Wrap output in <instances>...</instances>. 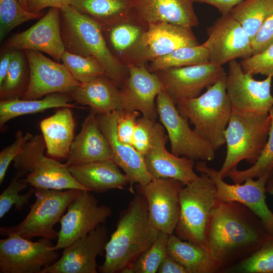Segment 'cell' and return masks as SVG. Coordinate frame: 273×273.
<instances>
[{"mask_svg":"<svg viewBox=\"0 0 273 273\" xmlns=\"http://www.w3.org/2000/svg\"><path fill=\"white\" fill-rule=\"evenodd\" d=\"M271 235L249 208L236 202H220L212 210L206 233V246L218 272L251 256Z\"/></svg>","mask_w":273,"mask_h":273,"instance_id":"cell-1","label":"cell"},{"mask_svg":"<svg viewBox=\"0 0 273 273\" xmlns=\"http://www.w3.org/2000/svg\"><path fill=\"white\" fill-rule=\"evenodd\" d=\"M158 232L149 219L146 198L136 192L128 207L120 213L98 271L121 273L152 246Z\"/></svg>","mask_w":273,"mask_h":273,"instance_id":"cell-2","label":"cell"},{"mask_svg":"<svg viewBox=\"0 0 273 273\" xmlns=\"http://www.w3.org/2000/svg\"><path fill=\"white\" fill-rule=\"evenodd\" d=\"M60 11L61 35L65 51L94 57L102 65L105 74L120 88L129 76L128 68L110 51L102 28L70 5Z\"/></svg>","mask_w":273,"mask_h":273,"instance_id":"cell-3","label":"cell"},{"mask_svg":"<svg viewBox=\"0 0 273 273\" xmlns=\"http://www.w3.org/2000/svg\"><path fill=\"white\" fill-rule=\"evenodd\" d=\"M226 77L208 86L201 96L176 106L178 112L194 126L196 133L215 151L225 143V131L233 113L226 90Z\"/></svg>","mask_w":273,"mask_h":273,"instance_id":"cell-4","label":"cell"},{"mask_svg":"<svg viewBox=\"0 0 273 273\" xmlns=\"http://www.w3.org/2000/svg\"><path fill=\"white\" fill-rule=\"evenodd\" d=\"M271 124L269 113L244 115L233 112L225 131L226 156L218 171L222 179L241 161L256 162L267 141Z\"/></svg>","mask_w":273,"mask_h":273,"instance_id":"cell-5","label":"cell"},{"mask_svg":"<svg viewBox=\"0 0 273 273\" xmlns=\"http://www.w3.org/2000/svg\"><path fill=\"white\" fill-rule=\"evenodd\" d=\"M200 173L198 178L180 191V215L174 233L181 240L206 248V233L209 217L219 202L216 198L215 184L206 173Z\"/></svg>","mask_w":273,"mask_h":273,"instance_id":"cell-6","label":"cell"},{"mask_svg":"<svg viewBox=\"0 0 273 273\" xmlns=\"http://www.w3.org/2000/svg\"><path fill=\"white\" fill-rule=\"evenodd\" d=\"M46 145L42 134L33 135L13 160L16 171L32 187L58 190L88 191L71 175L68 167L54 158L46 157Z\"/></svg>","mask_w":273,"mask_h":273,"instance_id":"cell-7","label":"cell"},{"mask_svg":"<svg viewBox=\"0 0 273 273\" xmlns=\"http://www.w3.org/2000/svg\"><path fill=\"white\" fill-rule=\"evenodd\" d=\"M82 191L35 188L36 200L30 205L26 217L16 225L1 227V235L7 237L16 234L28 240L35 237L57 239L58 232L54 226L59 222L69 205Z\"/></svg>","mask_w":273,"mask_h":273,"instance_id":"cell-8","label":"cell"},{"mask_svg":"<svg viewBox=\"0 0 273 273\" xmlns=\"http://www.w3.org/2000/svg\"><path fill=\"white\" fill-rule=\"evenodd\" d=\"M156 105L160 122L167 132L172 154L194 161L214 159L215 151L190 128L188 119L178 112L165 90L157 95Z\"/></svg>","mask_w":273,"mask_h":273,"instance_id":"cell-9","label":"cell"},{"mask_svg":"<svg viewBox=\"0 0 273 273\" xmlns=\"http://www.w3.org/2000/svg\"><path fill=\"white\" fill-rule=\"evenodd\" d=\"M52 240L37 242L11 234L0 240L1 273H41L60 257Z\"/></svg>","mask_w":273,"mask_h":273,"instance_id":"cell-10","label":"cell"},{"mask_svg":"<svg viewBox=\"0 0 273 273\" xmlns=\"http://www.w3.org/2000/svg\"><path fill=\"white\" fill-rule=\"evenodd\" d=\"M228 64L225 86L232 112L244 115L268 114L273 107L272 77L256 80L253 75L244 71L236 59L231 60Z\"/></svg>","mask_w":273,"mask_h":273,"instance_id":"cell-11","label":"cell"},{"mask_svg":"<svg viewBox=\"0 0 273 273\" xmlns=\"http://www.w3.org/2000/svg\"><path fill=\"white\" fill-rule=\"evenodd\" d=\"M196 170L206 173L216 188V198L220 202H238L247 207L262 221L273 235V213L266 202L265 184L273 171L267 172L258 178H248L243 184L230 185L223 181L219 171L208 166L207 161H197Z\"/></svg>","mask_w":273,"mask_h":273,"instance_id":"cell-12","label":"cell"},{"mask_svg":"<svg viewBox=\"0 0 273 273\" xmlns=\"http://www.w3.org/2000/svg\"><path fill=\"white\" fill-rule=\"evenodd\" d=\"M110 207L99 205L97 198L88 191H82L69 205L60 219L61 229L55 249H64L75 240L104 224L112 215Z\"/></svg>","mask_w":273,"mask_h":273,"instance_id":"cell-13","label":"cell"},{"mask_svg":"<svg viewBox=\"0 0 273 273\" xmlns=\"http://www.w3.org/2000/svg\"><path fill=\"white\" fill-rule=\"evenodd\" d=\"M206 30L208 39L202 45L210 63L222 66L231 60L253 55L250 37L230 13L221 14Z\"/></svg>","mask_w":273,"mask_h":273,"instance_id":"cell-14","label":"cell"},{"mask_svg":"<svg viewBox=\"0 0 273 273\" xmlns=\"http://www.w3.org/2000/svg\"><path fill=\"white\" fill-rule=\"evenodd\" d=\"M185 186L170 178H153L146 185H137L136 192L147 201L149 219L158 231L174 233L180 215V193Z\"/></svg>","mask_w":273,"mask_h":273,"instance_id":"cell-15","label":"cell"},{"mask_svg":"<svg viewBox=\"0 0 273 273\" xmlns=\"http://www.w3.org/2000/svg\"><path fill=\"white\" fill-rule=\"evenodd\" d=\"M155 73L175 105L198 97L208 86L226 75L222 66L209 62L178 68H170Z\"/></svg>","mask_w":273,"mask_h":273,"instance_id":"cell-16","label":"cell"},{"mask_svg":"<svg viewBox=\"0 0 273 273\" xmlns=\"http://www.w3.org/2000/svg\"><path fill=\"white\" fill-rule=\"evenodd\" d=\"M30 68V79L23 99H37L53 93L70 94L81 83L63 64L56 62L39 51L24 50Z\"/></svg>","mask_w":273,"mask_h":273,"instance_id":"cell-17","label":"cell"},{"mask_svg":"<svg viewBox=\"0 0 273 273\" xmlns=\"http://www.w3.org/2000/svg\"><path fill=\"white\" fill-rule=\"evenodd\" d=\"M104 224L64 248L62 256L41 273H97V257L103 256L109 240Z\"/></svg>","mask_w":273,"mask_h":273,"instance_id":"cell-18","label":"cell"},{"mask_svg":"<svg viewBox=\"0 0 273 273\" xmlns=\"http://www.w3.org/2000/svg\"><path fill=\"white\" fill-rule=\"evenodd\" d=\"M199 44L191 28L167 22L150 23L142 35L130 64H145L176 49Z\"/></svg>","mask_w":273,"mask_h":273,"instance_id":"cell-19","label":"cell"},{"mask_svg":"<svg viewBox=\"0 0 273 273\" xmlns=\"http://www.w3.org/2000/svg\"><path fill=\"white\" fill-rule=\"evenodd\" d=\"M61 11L51 8L38 22L26 30L8 39L4 47L13 50L44 53L57 61L65 51L61 30Z\"/></svg>","mask_w":273,"mask_h":273,"instance_id":"cell-20","label":"cell"},{"mask_svg":"<svg viewBox=\"0 0 273 273\" xmlns=\"http://www.w3.org/2000/svg\"><path fill=\"white\" fill-rule=\"evenodd\" d=\"M129 76L119 88L123 109L137 111L142 116L156 121L158 116L155 100L165 90L155 73L150 72L145 64H128Z\"/></svg>","mask_w":273,"mask_h":273,"instance_id":"cell-21","label":"cell"},{"mask_svg":"<svg viewBox=\"0 0 273 273\" xmlns=\"http://www.w3.org/2000/svg\"><path fill=\"white\" fill-rule=\"evenodd\" d=\"M117 111L107 114L97 113V121L109 143L111 161L124 171L130 184L128 190L134 195V184L144 185L153 178L147 170L144 156L132 145L124 143L118 139L116 129Z\"/></svg>","mask_w":273,"mask_h":273,"instance_id":"cell-22","label":"cell"},{"mask_svg":"<svg viewBox=\"0 0 273 273\" xmlns=\"http://www.w3.org/2000/svg\"><path fill=\"white\" fill-rule=\"evenodd\" d=\"M168 139L162 132L144 155L147 170L152 178H170L186 185L199 177L194 170L195 161L169 153L165 148Z\"/></svg>","mask_w":273,"mask_h":273,"instance_id":"cell-23","label":"cell"},{"mask_svg":"<svg viewBox=\"0 0 273 273\" xmlns=\"http://www.w3.org/2000/svg\"><path fill=\"white\" fill-rule=\"evenodd\" d=\"M193 3L191 0H138L133 18L146 28L158 22L192 28L199 24Z\"/></svg>","mask_w":273,"mask_h":273,"instance_id":"cell-24","label":"cell"},{"mask_svg":"<svg viewBox=\"0 0 273 273\" xmlns=\"http://www.w3.org/2000/svg\"><path fill=\"white\" fill-rule=\"evenodd\" d=\"M97 114L90 109L84 119L66 158L65 164L68 167L97 161H111L110 146L99 128Z\"/></svg>","mask_w":273,"mask_h":273,"instance_id":"cell-25","label":"cell"},{"mask_svg":"<svg viewBox=\"0 0 273 273\" xmlns=\"http://www.w3.org/2000/svg\"><path fill=\"white\" fill-rule=\"evenodd\" d=\"M74 179L88 191L98 193L124 189L129 183L125 174L111 160L97 161L68 167Z\"/></svg>","mask_w":273,"mask_h":273,"instance_id":"cell-26","label":"cell"},{"mask_svg":"<svg viewBox=\"0 0 273 273\" xmlns=\"http://www.w3.org/2000/svg\"><path fill=\"white\" fill-rule=\"evenodd\" d=\"M70 95L76 103L87 106L98 114L123 110L120 89L105 74L81 83Z\"/></svg>","mask_w":273,"mask_h":273,"instance_id":"cell-27","label":"cell"},{"mask_svg":"<svg viewBox=\"0 0 273 273\" xmlns=\"http://www.w3.org/2000/svg\"><path fill=\"white\" fill-rule=\"evenodd\" d=\"M71 108L63 107L39 123L48 154L54 159H66L74 139L75 128Z\"/></svg>","mask_w":273,"mask_h":273,"instance_id":"cell-28","label":"cell"},{"mask_svg":"<svg viewBox=\"0 0 273 273\" xmlns=\"http://www.w3.org/2000/svg\"><path fill=\"white\" fill-rule=\"evenodd\" d=\"M138 0H71L70 6L104 29L133 18Z\"/></svg>","mask_w":273,"mask_h":273,"instance_id":"cell-29","label":"cell"},{"mask_svg":"<svg viewBox=\"0 0 273 273\" xmlns=\"http://www.w3.org/2000/svg\"><path fill=\"white\" fill-rule=\"evenodd\" d=\"M146 28L134 18L102 29L106 44L112 55L122 64L131 63Z\"/></svg>","mask_w":273,"mask_h":273,"instance_id":"cell-30","label":"cell"},{"mask_svg":"<svg viewBox=\"0 0 273 273\" xmlns=\"http://www.w3.org/2000/svg\"><path fill=\"white\" fill-rule=\"evenodd\" d=\"M167 255L181 265L188 273L218 272L217 266L208 250L175 235L169 236Z\"/></svg>","mask_w":273,"mask_h":273,"instance_id":"cell-31","label":"cell"},{"mask_svg":"<svg viewBox=\"0 0 273 273\" xmlns=\"http://www.w3.org/2000/svg\"><path fill=\"white\" fill-rule=\"evenodd\" d=\"M72 100L70 94L59 93L47 95L40 100H0L1 128L3 129L9 120L22 115L39 113L52 108H84L71 103Z\"/></svg>","mask_w":273,"mask_h":273,"instance_id":"cell-32","label":"cell"},{"mask_svg":"<svg viewBox=\"0 0 273 273\" xmlns=\"http://www.w3.org/2000/svg\"><path fill=\"white\" fill-rule=\"evenodd\" d=\"M30 79V68L23 50H14L7 75L0 84V100L23 99Z\"/></svg>","mask_w":273,"mask_h":273,"instance_id":"cell-33","label":"cell"},{"mask_svg":"<svg viewBox=\"0 0 273 273\" xmlns=\"http://www.w3.org/2000/svg\"><path fill=\"white\" fill-rule=\"evenodd\" d=\"M273 13V0H243L230 13L252 40L266 19Z\"/></svg>","mask_w":273,"mask_h":273,"instance_id":"cell-34","label":"cell"},{"mask_svg":"<svg viewBox=\"0 0 273 273\" xmlns=\"http://www.w3.org/2000/svg\"><path fill=\"white\" fill-rule=\"evenodd\" d=\"M209 62L207 49L202 44L184 47L151 61L148 68L152 73L170 68L198 65Z\"/></svg>","mask_w":273,"mask_h":273,"instance_id":"cell-35","label":"cell"},{"mask_svg":"<svg viewBox=\"0 0 273 273\" xmlns=\"http://www.w3.org/2000/svg\"><path fill=\"white\" fill-rule=\"evenodd\" d=\"M168 235L159 231L152 246L121 273H155L167 255Z\"/></svg>","mask_w":273,"mask_h":273,"instance_id":"cell-36","label":"cell"},{"mask_svg":"<svg viewBox=\"0 0 273 273\" xmlns=\"http://www.w3.org/2000/svg\"><path fill=\"white\" fill-rule=\"evenodd\" d=\"M269 114L271 124L267 141L258 159L250 168L243 170L236 168L228 173V176L234 184H242L248 178H258L264 173L273 171V107Z\"/></svg>","mask_w":273,"mask_h":273,"instance_id":"cell-37","label":"cell"},{"mask_svg":"<svg viewBox=\"0 0 273 273\" xmlns=\"http://www.w3.org/2000/svg\"><path fill=\"white\" fill-rule=\"evenodd\" d=\"M43 16L42 12L35 13L27 11L19 0H0V41L21 24Z\"/></svg>","mask_w":273,"mask_h":273,"instance_id":"cell-38","label":"cell"},{"mask_svg":"<svg viewBox=\"0 0 273 273\" xmlns=\"http://www.w3.org/2000/svg\"><path fill=\"white\" fill-rule=\"evenodd\" d=\"M61 61L81 83L88 82L105 74L101 64L92 56L84 57L65 51L61 57Z\"/></svg>","mask_w":273,"mask_h":273,"instance_id":"cell-39","label":"cell"},{"mask_svg":"<svg viewBox=\"0 0 273 273\" xmlns=\"http://www.w3.org/2000/svg\"><path fill=\"white\" fill-rule=\"evenodd\" d=\"M223 273H273V235L255 253Z\"/></svg>","mask_w":273,"mask_h":273,"instance_id":"cell-40","label":"cell"},{"mask_svg":"<svg viewBox=\"0 0 273 273\" xmlns=\"http://www.w3.org/2000/svg\"><path fill=\"white\" fill-rule=\"evenodd\" d=\"M29 184L23 180L19 175L15 173L11 183L0 196V218L15 206L17 210L21 211L24 206L27 205L31 195L34 193L35 188H31L23 195L19 193L25 189Z\"/></svg>","mask_w":273,"mask_h":273,"instance_id":"cell-41","label":"cell"},{"mask_svg":"<svg viewBox=\"0 0 273 273\" xmlns=\"http://www.w3.org/2000/svg\"><path fill=\"white\" fill-rule=\"evenodd\" d=\"M164 131L165 128L161 123L142 116L138 119L132 145L144 156L156 138Z\"/></svg>","mask_w":273,"mask_h":273,"instance_id":"cell-42","label":"cell"},{"mask_svg":"<svg viewBox=\"0 0 273 273\" xmlns=\"http://www.w3.org/2000/svg\"><path fill=\"white\" fill-rule=\"evenodd\" d=\"M240 63L244 71L252 75L260 74L273 77V43L262 52L243 59Z\"/></svg>","mask_w":273,"mask_h":273,"instance_id":"cell-43","label":"cell"},{"mask_svg":"<svg viewBox=\"0 0 273 273\" xmlns=\"http://www.w3.org/2000/svg\"><path fill=\"white\" fill-rule=\"evenodd\" d=\"M33 135L29 132L25 134L18 130L15 135L14 142L5 148L0 152V184L4 181L7 170L10 163L21 152L25 144Z\"/></svg>","mask_w":273,"mask_h":273,"instance_id":"cell-44","label":"cell"},{"mask_svg":"<svg viewBox=\"0 0 273 273\" xmlns=\"http://www.w3.org/2000/svg\"><path fill=\"white\" fill-rule=\"evenodd\" d=\"M116 119L117 134L122 142L132 145V138L141 113L137 111L118 110Z\"/></svg>","mask_w":273,"mask_h":273,"instance_id":"cell-45","label":"cell"},{"mask_svg":"<svg viewBox=\"0 0 273 273\" xmlns=\"http://www.w3.org/2000/svg\"><path fill=\"white\" fill-rule=\"evenodd\" d=\"M272 43L273 13L266 19L251 40L253 55L262 52Z\"/></svg>","mask_w":273,"mask_h":273,"instance_id":"cell-46","label":"cell"},{"mask_svg":"<svg viewBox=\"0 0 273 273\" xmlns=\"http://www.w3.org/2000/svg\"><path fill=\"white\" fill-rule=\"evenodd\" d=\"M71 0H26V10L32 13H40L44 8L61 9L70 5Z\"/></svg>","mask_w":273,"mask_h":273,"instance_id":"cell-47","label":"cell"},{"mask_svg":"<svg viewBox=\"0 0 273 273\" xmlns=\"http://www.w3.org/2000/svg\"><path fill=\"white\" fill-rule=\"evenodd\" d=\"M159 273H188L187 270L174 259L167 255L159 265Z\"/></svg>","mask_w":273,"mask_h":273,"instance_id":"cell-48","label":"cell"},{"mask_svg":"<svg viewBox=\"0 0 273 273\" xmlns=\"http://www.w3.org/2000/svg\"><path fill=\"white\" fill-rule=\"evenodd\" d=\"M243 0H199L198 3H205L217 8L222 14L229 13L237 4Z\"/></svg>","mask_w":273,"mask_h":273,"instance_id":"cell-49","label":"cell"},{"mask_svg":"<svg viewBox=\"0 0 273 273\" xmlns=\"http://www.w3.org/2000/svg\"><path fill=\"white\" fill-rule=\"evenodd\" d=\"M13 50L3 48L0 57V84L3 82L9 68L13 54Z\"/></svg>","mask_w":273,"mask_h":273,"instance_id":"cell-50","label":"cell"},{"mask_svg":"<svg viewBox=\"0 0 273 273\" xmlns=\"http://www.w3.org/2000/svg\"><path fill=\"white\" fill-rule=\"evenodd\" d=\"M265 191L266 193L273 195V174L271 175L266 181Z\"/></svg>","mask_w":273,"mask_h":273,"instance_id":"cell-51","label":"cell"},{"mask_svg":"<svg viewBox=\"0 0 273 273\" xmlns=\"http://www.w3.org/2000/svg\"><path fill=\"white\" fill-rule=\"evenodd\" d=\"M21 5L26 9V0H19Z\"/></svg>","mask_w":273,"mask_h":273,"instance_id":"cell-52","label":"cell"},{"mask_svg":"<svg viewBox=\"0 0 273 273\" xmlns=\"http://www.w3.org/2000/svg\"><path fill=\"white\" fill-rule=\"evenodd\" d=\"M193 2H197L199 0H191Z\"/></svg>","mask_w":273,"mask_h":273,"instance_id":"cell-53","label":"cell"}]
</instances>
